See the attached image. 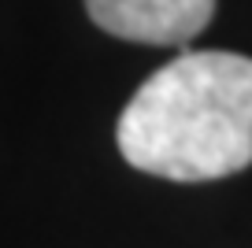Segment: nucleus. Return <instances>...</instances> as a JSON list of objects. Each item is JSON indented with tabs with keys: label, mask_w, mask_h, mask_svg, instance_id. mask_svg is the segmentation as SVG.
<instances>
[{
	"label": "nucleus",
	"mask_w": 252,
	"mask_h": 248,
	"mask_svg": "<svg viewBox=\"0 0 252 248\" xmlns=\"http://www.w3.org/2000/svg\"><path fill=\"white\" fill-rule=\"evenodd\" d=\"M130 167L171 182H215L252 163V60L182 52L134 93L119 119Z\"/></svg>",
	"instance_id": "obj_1"
},
{
	"label": "nucleus",
	"mask_w": 252,
	"mask_h": 248,
	"mask_svg": "<svg viewBox=\"0 0 252 248\" xmlns=\"http://www.w3.org/2000/svg\"><path fill=\"white\" fill-rule=\"evenodd\" d=\"M100 30L141 45H186L212 23L215 0H86Z\"/></svg>",
	"instance_id": "obj_2"
}]
</instances>
